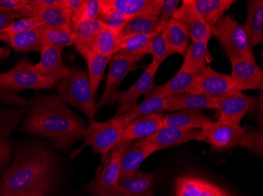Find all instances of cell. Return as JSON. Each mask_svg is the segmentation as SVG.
Here are the masks:
<instances>
[{"mask_svg":"<svg viewBox=\"0 0 263 196\" xmlns=\"http://www.w3.org/2000/svg\"><path fill=\"white\" fill-rule=\"evenodd\" d=\"M85 124L59 95L38 96L21 130L48 138L56 148L67 150L85 133Z\"/></svg>","mask_w":263,"mask_h":196,"instance_id":"6da1fadb","label":"cell"},{"mask_svg":"<svg viewBox=\"0 0 263 196\" xmlns=\"http://www.w3.org/2000/svg\"><path fill=\"white\" fill-rule=\"evenodd\" d=\"M57 172L54 154L45 147L32 145L17 153L0 180L3 196H28L52 185Z\"/></svg>","mask_w":263,"mask_h":196,"instance_id":"7a4b0ae2","label":"cell"},{"mask_svg":"<svg viewBox=\"0 0 263 196\" xmlns=\"http://www.w3.org/2000/svg\"><path fill=\"white\" fill-rule=\"evenodd\" d=\"M55 85L54 81L37 74L30 60L24 57L10 70L0 73V103L22 107L27 105L19 96L22 91L52 89Z\"/></svg>","mask_w":263,"mask_h":196,"instance_id":"3957f363","label":"cell"},{"mask_svg":"<svg viewBox=\"0 0 263 196\" xmlns=\"http://www.w3.org/2000/svg\"><path fill=\"white\" fill-rule=\"evenodd\" d=\"M206 143L211 148L218 151L230 149L240 146L255 151L262 153V133L261 131L247 132L240 123L217 121L211 122L208 127L202 130Z\"/></svg>","mask_w":263,"mask_h":196,"instance_id":"277c9868","label":"cell"},{"mask_svg":"<svg viewBox=\"0 0 263 196\" xmlns=\"http://www.w3.org/2000/svg\"><path fill=\"white\" fill-rule=\"evenodd\" d=\"M59 97L66 104L78 107L93 120L97 113L96 97L92 95L89 77L84 70L69 69L67 73L56 82Z\"/></svg>","mask_w":263,"mask_h":196,"instance_id":"5b68a950","label":"cell"},{"mask_svg":"<svg viewBox=\"0 0 263 196\" xmlns=\"http://www.w3.org/2000/svg\"><path fill=\"white\" fill-rule=\"evenodd\" d=\"M133 121L128 113L122 116H115L106 122L89 121V126L85 129L83 138V147L89 146L93 153L106 156L113 149L120 140L125 128Z\"/></svg>","mask_w":263,"mask_h":196,"instance_id":"8992f818","label":"cell"},{"mask_svg":"<svg viewBox=\"0 0 263 196\" xmlns=\"http://www.w3.org/2000/svg\"><path fill=\"white\" fill-rule=\"evenodd\" d=\"M211 33L218 39L230 60L245 58L256 64L253 48L248 41L243 26L234 17L223 16L211 29Z\"/></svg>","mask_w":263,"mask_h":196,"instance_id":"52a82bcc","label":"cell"},{"mask_svg":"<svg viewBox=\"0 0 263 196\" xmlns=\"http://www.w3.org/2000/svg\"><path fill=\"white\" fill-rule=\"evenodd\" d=\"M132 142L117 146L103 156L95 179L88 185L90 192L95 196H120L118 185L121 173V159L125 148Z\"/></svg>","mask_w":263,"mask_h":196,"instance_id":"ba28073f","label":"cell"},{"mask_svg":"<svg viewBox=\"0 0 263 196\" xmlns=\"http://www.w3.org/2000/svg\"><path fill=\"white\" fill-rule=\"evenodd\" d=\"M141 57L115 54L110 61L108 74L106 78L104 92L97 104V108L117 103L120 94L122 81L129 74L138 69L137 63Z\"/></svg>","mask_w":263,"mask_h":196,"instance_id":"9c48e42d","label":"cell"},{"mask_svg":"<svg viewBox=\"0 0 263 196\" xmlns=\"http://www.w3.org/2000/svg\"><path fill=\"white\" fill-rule=\"evenodd\" d=\"M235 91L231 75L222 74L208 66L193 82L187 93L219 97Z\"/></svg>","mask_w":263,"mask_h":196,"instance_id":"30bf717a","label":"cell"},{"mask_svg":"<svg viewBox=\"0 0 263 196\" xmlns=\"http://www.w3.org/2000/svg\"><path fill=\"white\" fill-rule=\"evenodd\" d=\"M161 64L152 62L146 67L137 82L129 89L121 91L117 103L118 109L115 116H122L137 107V100L142 95H147L155 86V75Z\"/></svg>","mask_w":263,"mask_h":196,"instance_id":"8fae6325","label":"cell"},{"mask_svg":"<svg viewBox=\"0 0 263 196\" xmlns=\"http://www.w3.org/2000/svg\"><path fill=\"white\" fill-rule=\"evenodd\" d=\"M255 100L240 91H232L218 97V108L216 109L218 121L240 123L248 113Z\"/></svg>","mask_w":263,"mask_h":196,"instance_id":"7c38bea8","label":"cell"},{"mask_svg":"<svg viewBox=\"0 0 263 196\" xmlns=\"http://www.w3.org/2000/svg\"><path fill=\"white\" fill-rule=\"evenodd\" d=\"M231 63L235 91L262 90L263 72L258 64L245 58L233 59Z\"/></svg>","mask_w":263,"mask_h":196,"instance_id":"4fadbf2b","label":"cell"},{"mask_svg":"<svg viewBox=\"0 0 263 196\" xmlns=\"http://www.w3.org/2000/svg\"><path fill=\"white\" fill-rule=\"evenodd\" d=\"M174 19L182 25L193 42H209L212 36L211 29L189 4V0L183 1L182 6L176 11Z\"/></svg>","mask_w":263,"mask_h":196,"instance_id":"5bb4252c","label":"cell"},{"mask_svg":"<svg viewBox=\"0 0 263 196\" xmlns=\"http://www.w3.org/2000/svg\"><path fill=\"white\" fill-rule=\"evenodd\" d=\"M143 141L155 146L158 150L170 148L191 141H204L202 130L186 129L175 127H163L152 134L143 138Z\"/></svg>","mask_w":263,"mask_h":196,"instance_id":"9a60e30c","label":"cell"},{"mask_svg":"<svg viewBox=\"0 0 263 196\" xmlns=\"http://www.w3.org/2000/svg\"><path fill=\"white\" fill-rule=\"evenodd\" d=\"M25 114L23 107L0 108V169L7 166L12 153L10 134Z\"/></svg>","mask_w":263,"mask_h":196,"instance_id":"2e32d148","label":"cell"},{"mask_svg":"<svg viewBox=\"0 0 263 196\" xmlns=\"http://www.w3.org/2000/svg\"><path fill=\"white\" fill-rule=\"evenodd\" d=\"M63 48L44 45L41 51V60L33 64L34 70L43 77L57 82L67 73L69 68L63 64L62 54Z\"/></svg>","mask_w":263,"mask_h":196,"instance_id":"e0dca14e","label":"cell"},{"mask_svg":"<svg viewBox=\"0 0 263 196\" xmlns=\"http://www.w3.org/2000/svg\"><path fill=\"white\" fill-rule=\"evenodd\" d=\"M162 113L143 116L132 121L125 128L117 146L122 145L140 138H145L163 127Z\"/></svg>","mask_w":263,"mask_h":196,"instance_id":"ac0fdd59","label":"cell"},{"mask_svg":"<svg viewBox=\"0 0 263 196\" xmlns=\"http://www.w3.org/2000/svg\"><path fill=\"white\" fill-rule=\"evenodd\" d=\"M176 196H233L213 183L192 175L179 177Z\"/></svg>","mask_w":263,"mask_h":196,"instance_id":"d6986e66","label":"cell"},{"mask_svg":"<svg viewBox=\"0 0 263 196\" xmlns=\"http://www.w3.org/2000/svg\"><path fill=\"white\" fill-rule=\"evenodd\" d=\"M155 175L137 170L126 176L120 177L118 191L120 196H154Z\"/></svg>","mask_w":263,"mask_h":196,"instance_id":"ffe728a7","label":"cell"},{"mask_svg":"<svg viewBox=\"0 0 263 196\" xmlns=\"http://www.w3.org/2000/svg\"><path fill=\"white\" fill-rule=\"evenodd\" d=\"M218 97L202 94L182 93L167 97L165 111H180V110H199L201 109L218 108Z\"/></svg>","mask_w":263,"mask_h":196,"instance_id":"44dd1931","label":"cell"},{"mask_svg":"<svg viewBox=\"0 0 263 196\" xmlns=\"http://www.w3.org/2000/svg\"><path fill=\"white\" fill-rule=\"evenodd\" d=\"M109 4L130 19L160 17L163 0H108Z\"/></svg>","mask_w":263,"mask_h":196,"instance_id":"7402d4cb","label":"cell"},{"mask_svg":"<svg viewBox=\"0 0 263 196\" xmlns=\"http://www.w3.org/2000/svg\"><path fill=\"white\" fill-rule=\"evenodd\" d=\"M157 151L159 150L155 146L145 142L143 139L136 144L128 145L122 155L120 177L126 176L138 170L145 159Z\"/></svg>","mask_w":263,"mask_h":196,"instance_id":"603a6c76","label":"cell"},{"mask_svg":"<svg viewBox=\"0 0 263 196\" xmlns=\"http://www.w3.org/2000/svg\"><path fill=\"white\" fill-rule=\"evenodd\" d=\"M212 122L211 118L202 114L199 110L185 109L163 116V126L165 127L204 130Z\"/></svg>","mask_w":263,"mask_h":196,"instance_id":"cb8c5ba5","label":"cell"},{"mask_svg":"<svg viewBox=\"0 0 263 196\" xmlns=\"http://www.w3.org/2000/svg\"><path fill=\"white\" fill-rule=\"evenodd\" d=\"M103 27L104 25L100 20H85L72 27L75 35V48L85 60L88 53L95 48L97 35Z\"/></svg>","mask_w":263,"mask_h":196,"instance_id":"d4e9b609","label":"cell"},{"mask_svg":"<svg viewBox=\"0 0 263 196\" xmlns=\"http://www.w3.org/2000/svg\"><path fill=\"white\" fill-rule=\"evenodd\" d=\"M252 48L263 42V1L248 0L246 23L243 26Z\"/></svg>","mask_w":263,"mask_h":196,"instance_id":"484cf974","label":"cell"},{"mask_svg":"<svg viewBox=\"0 0 263 196\" xmlns=\"http://www.w3.org/2000/svg\"><path fill=\"white\" fill-rule=\"evenodd\" d=\"M205 23L212 29L224 16L235 1L233 0H189Z\"/></svg>","mask_w":263,"mask_h":196,"instance_id":"4316f807","label":"cell"},{"mask_svg":"<svg viewBox=\"0 0 263 196\" xmlns=\"http://www.w3.org/2000/svg\"><path fill=\"white\" fill-rule=\"evenodd\" d=\"M199 73L179 70L177 74L168 82L154 86L146 97H168L187 93Z\"/></svg>","mask_w":263,"mask_h":196,"instance_id":"83f0119b","label":"cell"},{"mask_svg":"<svg viewBox=\"0 0 263 196\" xmlns=\"http://www.w3.org/2000/svg\"><path fill=\"white\" fill-rule=\"evenodd\" d=\"M44 26L24 31L7 39L5 43L17 52H40L42 50Z\"/></svg>","mask_w":263,"mask_h":196,"instance_id":"f1b7e54d","label":"cell"},{"mask_svg":"<svg viewBox=\"0 0 263 196\" xmlns=\"http://www.w3.org/2000/svg\"><path fill=\"white\" fill-rule=\"evenodd\" d=\"M211 54L208 42H195L189 47L184 55L180 70L192 73H199L208 66Z\"/></svg>","mask_w":263,"mask_h":196,"instance_id":"f546056e","label":"cell"},{"mask_svg":"<svg viewBox=\"0 0 263 196\" xmlns=\"http://www.w3.org/2000/svg\"><path fill=\"white\" fill-rule=\"evenodd\" d=\"M155 35L157 34H128L122 35L117 54L142 58L146 54H150L151 42Z\"/></svg>","mask_w":263,"mask_h":196,"instance_id":"4dcf8cb0","label":"cell"},{"mask_svg":"<svg viewBox=\"0 0 263 196\" xmlns=\"http://www.w3.org/2000/svg\"><path fill=\"white\" fill-rule=\"evenodd\" d=\"M161 35L175 54H181L184 57L189 47V38L180 22L174 19L171 20L161 32Z\"/></svg>","mask_w":263,"mask_h":196,"instance_id":"1f68e13d","label":"cell"},{"mask_svg":"<svg viewBox=\"0 0 263 196\" xmlns=\"http://www.w3.org/2000/svg\"><path fill=\"white\" fill-rule=\"evenodd\" d=\"M30 17L41 22L46 27L72 28L71 15L62 4L55 7L40 10Z\"/></svg>","mask_w":263,"mask_h":196,"instance_id":"d6a6232c","label":"cell"},{"mask_svg":"<svg viewBox=\"0 0 263 196\" xmlns=\"http://www.w3.org/2000/svg\"><path fill=\"white\" fill-rule=\"evenodd\" d=\"M110 60L111 58L110 57H106L99 54L95 48L88 53L85 59L88 64L90 86H91L92 95L95 97L97 96L99 85L102 79H103L106 66L109 64Z\"/></svg>","mask_w":263,"mask_h":196,"instance_id":"836d02e7","label":"cell"},{"mask_svg":"<svg viewBox=\"0 0 263 196\" xmlns=\"http://www.w3.org/2000/svg\"><path fill=\"white\" fill-rule=\"evenodd\" d=\"M99 20L115 32L121 33L127 24L132 20L122 12L114 8L108 0H100V14Z\"/></svg>","mask_w":263,"mask_h":196,"instance_id":"e575fe53","label":"cell"},{"mask_svg":"<svg viewBox=\"0 0 263 196\" xmlns=\"http://www.w3.org/2000/svg\"><path fill=\"white\" fill-rule=\"evenodd\" d=\"M122 35L104 26L97 35L95 49L99 54L112 58L118 53Z\"/></svg>","mask_w":263,"mask_h":196,"instance_id":"d590c367","label":"cell"},{"mask_svg":"<svg viewBox=\"0 0 263 196\" xmlns=\"http://www.w3.org/2000/svg\"><path fill=\"white\" fill-rule=\"evenodd\" d=\"M75 35L73 28L44 27L43 35L44 45L62 47L74 45Z\"/></svg>","mask_w":263,"mask_h":196,"instance_id":"8d00e7d4","label":"cell"},{"mask_svg":"<svg viewBox=\"0 0 263 196\" xmlns=\"http://www.w3.org/2000/svg\"><path fill=\"white\" fill-rule=\"evenodd\" d=\"M160 17L149 16V17H140L132 19L121 32V35L128 34H144V35H154L159 34V28Z\"/></svg>","mask_w":263,"mask_h":196,"instance_id":"74e56055","label":"cell"},{"mask_svg":"<svg viewBox=\"0 0 263 196\" xmlns=\"http://www.w3.org/2000/svg\"><path fill=\"white\" fill-rule=\"evenodd\" d=\"M167 105V97H146L135 108L128 112L133 121L143 116L161 113L165 111Z\"/></svg>","mask_w":263,"mask_h":196,"instance_id":"f35d334b","label":"cell"},{"mask_svg":"<svg viewBox=\"0 0 263 196\" xmlns=\"http://www.w3.org/2000/svg\"><path fill=\"white\" fill-rule=\"evenodd\" d=\"M41 26H44V25L32 17L19 19L7 29L0 30V41L5 42L7 39L16 34Z\"/></svg>","mask_w":263,"mask_h":196,"instance_id":"ab89813d","label":"cell"},{"mask_svg":"<svg viewBox=\"0 0 263 196\" xmlns=\"http://www.w3.org/2000/svg\"><path fill=\"white\" fill-rule=\"evenodd\" d=\"M150 54L153 57V61L161 64L167 57L174 55L175 53L167 45L160 33L155 35L151 42Z\"/></svg>","mask_w":263,"mask_h":196,"instance_id":"60d3db41","label":"cell"},{"mask_svg":"<svg viewBox=\"0 0 263 196\" xmlns=\"http://www.w3.org/2000/svg\"><path fill=\"white\" fill-rule=\"evenodd\" d=\"M100 14V0H85L81 11L71 26H76L85 20H99Z\"/></svg>","mask_w":263,"mask_h":196,"instance_id":"b9f144b4","label":"cell"},{"mask_svg":"<svg viewBox=\"0 0 263 196\" xmlns=\"http://www.w3.org/2000/svg\"><path fill=\"white\" fill-rule=\"evenodd\" d=\"M179 4H180L179 0H163L160 20H159V28H158L159 34H160L168 23L174 19V14L178 9Z\"/></svg>","mask_w":263,"mask_h":196,"instance_id":"7bdbcfd3","label":"cell"},{"mask_svg":"<svg viewBox=\"0 0 263 196\" xmlns=\"http://www.w3.org/2000/svg\"><path fill=\"white\" fill-rule=\"evenodd\" d=\"M0 6L14 12L19 19H22V16L28 10V0H0Z\"/></svg>","mask_w":263,"mask_h":196,"instance_id":"ee69618b","label":"cell"},{"mask_svg":"<svg viewBox=\"0 0 263 196\" xmlns=\"http://www.w3.org/2000/svg\"><path fill=\"white\" fill-rule=\"evenodd\" d=\"M16 18H18L17 14L0 6V30L11 26L12 24L16 21Z\"/></svg>","mask_w":263,"mask_h":196,"instance_id":"f6af8a7d","label":"cell"},{"mask_svg":"<svg viewBox=\"0 0 263 196\" xmlns=\"http://www.w3.org/2000/svg\"><path fill=\"white\" fill-rule=\"evenodd\" d=\"M51 186L52 185H47V186L43 187L41 189L35 191V192L28 196H47V193L48 192V191H50Z\"/></svg>","mask_w":263,"mask_h":196,"instance_id":"bcb514c9","label":"cell"},{"mask_svg":"<svg viewBox=\"0 0 263 196\" xmlns=\"http://www.w3.org/2000/svg\"><path fill=\"white\" fill-rule=\"evenodd\" d=\"M10 51L8 48H0V60H4V59L7 58L10 56Z\"/></svg>","mask_w":263,"mask_h":196,"instance_id":"7dc6e473","label":"cell"},{"mask_svg":"<svg viewBox=\"0 0 263 196\" xmlns=\"http://www.w3.org/2000/svg\"><path fill=\"white\" fill-rule=\"evenodd\" d=\"M0 48H1V47H0Z\"/></svg>","mask_w":263,"mask_h":196,"instance_id":"c3c4849f","label":"cell"}]
</instances>
